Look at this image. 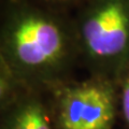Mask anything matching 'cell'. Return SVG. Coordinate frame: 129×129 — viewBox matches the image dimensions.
<instances>
[{"label":"cell","instance_id":"277c9868","mask_svg":"<svg viewBox=\"0 0 129 129\" xmlns=\"http://www.w3.org/2000/svg\"><path fill=\"white\" fill-rule=\"evenodd\" d=\"M45 92L24 87L1 108V129H56L52 104L43 98Z\"/></svg>","mask_w":129,"mask_h":129},{"label":"cell","instance_id":"5b68a950","mask_svg":"<svg viewBox=\"0 0 129 129\" xmlns=\"http://www.w3.org/2000/svg\"><path fill=\"white\" fill-rule=\"evenodd\" d=\"M48 10L68 16H72L88 0H29Z\"/></svg>","mask_w":129,"mask_h":129},{"label":"cell","instance_id":"3957f363","mask_svg":"<svg viewBox=\"0 0 129 129\" xmlns=\"http://www.w3.org/2000/svg\"><path fill=\"white\" fill-rule=\"evenodd\" d=\"M56 129H113L118 107L114 80L88 74L47 90Z\"/></svg>","mask_w":129,"mask_h":129},{"label":"cell","instance_id":"6da1fadb","mask_svg":"<svg viewBox=\"0 0 129 129\" xmlns=\"http://www.w3.org/2000/svg\"><path fill=\"white\" fill-rule=\"evenodd\" d=\"M0 59L34 89L73 79L81 59L71 16L29 0H1Z\"/></svg>","mask_w":129,"mask_h":129},{"label":"cell","instance_id":"8992f818","mask_svg":"<svg viewBox=\"0 0 129 129\" xmlns=\"http://www.w3.org/2000/svg\"><path fill=\"white\" fill-rule=\"evenodd\" d=\"M118 92V107L122 118L129 127V68H127L116 80Z\"/></svg>","mask_w":129,"mask_h":129},{"label":"cell","instance_id":"7a4b0ae2","mask_svg":"<svg viewBox=\"0 0 129 129\" xmlns=\"http://www.w3.org/2000/svg\"><path fill=\"white\" fill-rule=\"evenodd\" d=\"M71 18L88 74L116 82L129 68V0H88Z\"/></svg>","mask_w":129,"mask_h":129}]
</instances>
